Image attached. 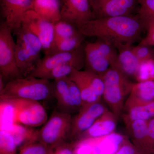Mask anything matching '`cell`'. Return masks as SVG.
Instances as JSON below:
<instances>
[{
	"label": "cell",
	"instance_id": "9a60e30c",
	"mask_svg": "<svg viewBox=\"0 0 154 154\" xmlns=\"http://www.w3.org/2000/svg\"><path fill=\"white\" fill-rule=\"evenodd\" d=\"M118 51V58L113 66L123 73L129 79H135L141 63L136 56L133 45L117 43L114 44Z\"/></svg>",
	"mask_w": 154,
	"mask_h": 154
},
{
	"label": "cell",
	"instance_id": "8992f818",
	"mask_svg": "<svg viewBox=\"0 0 154 154\" xmlns=\"http://www.w3.org/2000/svg\"><path fill=\"white\" fill-rule=\"evenodd\" d=\"M12 31L5 22L0 25V76L7 83L23 78L17 65L16 42Z\"/></svg>",
	"mask_w": 154,
	"mask_h": 154
},
{
	"label": "cell",
	"instance_id": "7402d4cb",
	"mask_svg": "<svg viewBox=\"0 0 154 154\" xmlns=\"http://www.w3.org/2000/svg\"><path fill=\"white\" fill-rule=\"evenodd\" d=\"M68 77L75 83L79 90L83 106L101 101L102 98L97 94L91 84L82 76L80 70H75Z\"/></svg>",
	"mask_w": 154,
	"mask_h": 154
},
{
	"label": "cell",
	"instance_id": "74e56055",
	"mask_svg": "<svg viewBox=\"0 0 154 154\" xmlns=\"http://www.w3.org/2000/svg\"><path fill=\"white\" fill-rule=\"evenodd\" d=\"M140 153L134 147L125 140L116 154H138Z\"/></svg>",
	"mask_w": 154,
	"mask_h": 154
},
{
	"label": "cell",
	"instance_id": "1f68e13d",
	"mask_svg": "<svg viewBox=\"0 0 154 154\" xmlns=\"http://www.w3.org/2000/svg\"><path fill=\"white\" fill-rule=\"evenodd\" d=\"M136 82L154 80V60L141 63L135 78Z\"/></svg>",
	"mask_w": 154,
	"mask_h": 154
},
{
	"label": "cell",
	"instance_id": "f1b7e54d",
	"mask_svg": "<svg viewBox=\"0 0 154 154\" xmlns=\"http://www.w3.org/2000/svg\"><path fill=\"white\" fill-rule=\"evenodd\" d=\"M79 28L70 23L61 20L54 24L53 41L70 38L81 34Z\"/></svg>",
	"mask_w": 154,
	"mask_h": 154
},
{
	"label": "cell",
	"instance_id": "d590c367",
	"mask_svg": "<svg viewBox=\"0 0 154 154\" xmlns=\"http://www.w3.org/2000/svg\"><path fill=\"white\" fill-rule=\"evenodd\" d=\"M74 142L63 143L54 149L52 154H74Z\"/></svg>",
	"mask_w": 154,
	"mask_h": 154
},
{
	"label": "cell",
	"instance_id": "83f0119b",
	"mask_svg": "<svg viewBox=\"0 0 154 154\" xmlns=\"http://www.w3.org/2000/svg\"><path fill=\"white\" fill-rule=\"evenodd\" d=\"M15 125L14 110L8 99H0V130L8 131Z\"/></svg>",
	"mask_w": 154,
	"mask_h": 154
},
{
	"label": "cell",
	"instance_id": "ffe728a7",
	"mask_svg": "<svg viewBox=\"0 0 154 154\" xmlns=\"http://www.w3.org/2000/svg\"><path fill=\"white\" fill-rule=\"evenodd\" d=\"M33 11L54 25L61 20L60 0H34Z\"/></svg>",
	"mask_w": 154,
	"mask_h": 154
},
{
	"label": "cell",
	"instance_id": "9c48e42d",
	"mask_svg": "<svg viewBox=\"0 0 154 154\" xmlns=\"http://www.w3.org/2000/svg\"><path fill=\"white\" fill-rule=\"evenodd\" d=\"M85 45L84 42L79 48L71 52L57 53L45 56L29 76L43 79L51 71L63 64L74 61H85Z\"/></svg>",
	"mask_w": 154,
	"mask_h": 154
},
{
	"label": "cell",
	"instance_id": "277c9868",
	"mask_svg": "<svg viewBox=\"0 0 154 154\" xmlns=\"http://www.w3.org/2000/svg\"><path fill=\"white\" fill-rule=\"evenodd\" d=\"M14 33L17 36L15 52L17 65L23 77L28 76L41 59L42 45L35 35L22 26Z\"/></svg>",
	"mask_w": 154,
	"mask_h": 154
},
{
	"label": "cell",
	"instance_id": "4fadbf2b",
	"mask_svg": "<svg viewBox=\"0 0 154 154\" xmlns=\"http://www.w3.org/2000/svg\"><path fill=\"white\" fill-rule=\"evenodd\" d=\"M33 3L34 0H0L4 22L12 32L21 28L25 15L33 10Z\"/></svg>",
	"mask_w": 154,
	"mask_h": 154
},
{
	"label": "cell",
	"instance_id": "484cf974",
	"mask_svg": "<svg viewBox=\"0 0 154 154\" xmlns=\"http://www.w3.org/2000/svg\"><path fill=\"white\" fill-rule=\"evenodd\" d=\"M85 61H74L55 68L45 75L43 79L55 80L69 77L75 70H81L85 68Z\"/></svg>",
	"mask_w": 154,
	"mask_h": 154
},
{
	"label": "cell",
	"instance_id": "8fae6325",
	"mask_svg": "<svg viewBox=\"0 0 154 154\" xmlns=\"http://www.w3.org/2000/svg\"><path fill=\"white\" fill-rule=\"evenodd\" d=\"M61 20L79 28L96 19L89 0H61Z\"/></svg>",
	"mask_w": 154,
	"mask_h": 154
},
{
	"label": "cell",
	"instance_id": "30bf717a",
	"mask_svg": "<svg viewBox=\"0 0 154 154\" xmlns=\"http://www.w3.org/2000/svg\"><path fill=\"white\" fill-rule=\"evenodd\" d=\"M108 109L102 101L83 106L72 118L69 137L77 140Z\"/></svg>",
	"mask_w": 154,
	"mask_h": 154
},
{
	"label": "cell",
	"instance_id": "d6986e66",
	"mask_svg": "<svg viewBox=\"0 0 154 154\" xmlns=\"http://www.w3.org/2000/svg\"><path fill=\"white\" fill-rule=\"evenodd\" d=\"M125 125L138 151L141 154H147L148 121L134 120Z\"/></svg>",
	"mask_w": 154,
	"mask_h": 154
},
{
	"label": "cell",
	"instance_id": "4dcf8cb0",
	"mask_svg": "<svg viewBox=\"0 0 154 154\" xmlns=\"http://www.w3.org/2000/svg\"><path fill=\"white\" fill-rule=\"evenodd\" d=\"M14 138L7 131H0V154H18Z\"/></svg>",
	"mask_w": 154,
	"mask_h": 154
},
{
	"label": "cell",
	"instance_id": "cb8c5ba5",
	"mask_svg": "<svg viewBox=\"0 0 154 154\" xmlns=\"http://www.w3.org/2000/svg\"><path fill=\"white\" fill-rule=\"evenodd\" d=\"M154 118V102L137 106L123 112L121 118L125 125L134 120L148 121Z\"/></svg>",
	"mask_w": 154,
	"mask_h": 154
},
{
	"label": "cell",
	"instance_id": "e575fe53",
	"mask_svg": "<svg viewBox=\"0 0 154 154\" xmlns=\"http://www.w3.org/2000/svg\"><path fill=\"white\" fill-rule=\"evenodd\" d=\"M146 151L147 154H154V118L148 121Z\"/></svg>",
	"mask_w": 154,
	"mask_h": 154
},
{
	"label": "cell",
	"instance_id": "f546056e",
	"mask_svg": "<svg viewBox=\"0 0 154 154\" xmlns=\"http://www.w3.org/2000/svg\"><path fill=\"white\" fill-rule=\"evenodd\" d=\"M94 43L102 55L110 62V66H114L118 58V51L114 44L108 40L100 38H97Z\"/></svg>",
	"mask_w": 154,
	"mask_h": 154
},
{
	"label": "cell",
	"instance_id": "ac0fdd59",
	"mask_svg": "<svg viewBox=\"0 0 154 154\" xmlns=\"http://www.w3.org/2000/svg\"><path fill=\"white\" fill-rule=\"evenodd\" d=\"M85 69L103 76L109 69L110 64L97 49L94 42H85Z\"/></svg>",
	"mask_w": 154,
	"mask_h": 154
},
{
	"label": "cell",
	"instance_id": "e0dca14e",
	"mask_svg": "<svg viewBox=\"0 0 154 154\" xmlns=\"http://www.w3.org/2000/svg\"><path fill=\"white\" fill-rule=\"evenodd\" d=\"M119 119L117 116L108 109L76 140L103 137L115 132Z\"/></svg>",
	"mask_w": 154,
	"mask_h": 154
},
{
	"label": "cell",
	"instance_id": "52a82bcc",
	"mask_svg": "<svg viewBox=\"0 0 154 154\" xmlns=\"http://www.w3.org/2000/svg\"><path fill=\"white\" fill-rule=\"evenodd\" d=\"M8 99L13 106L15 124L34 128L47 122V112L38 101L20 98Z\"/></svg>",
	"mask_w": 154,
	"mask_h": 154
},
{
	"label": "cell",
	"instance_id": "603a6c76",
	"mask_svg": "<svg viewBox=\"0 0 154 154\" xmlns=\"http://www.w3.org/2000/svg\"><path fill=\"white\" fill-rule=\"evenodd\" d=\"M85 36L82 33L78 36L53 41L45 55L61 52H69L79 48L85 42Z\"/></svg>",
	"mask_w": 154,
	"mask_h": 154
},
{
	"label": "cell",
	"instance_id": "2e32d148",
	"mask_svg": "<svg viewBox=\"0 0 154 154\" xmlns=\"http://www.w3.org/2000/svg\"><path fill=\"white\" fill-rule=\"evenodd\" d=\"M154 102V80L135 82L125 101L123 112L133 107Z\"/></svg>",
	"mask_w": 154,
	"mask_h": 154
},
{
	"label": "cell",
	"instance_id": "5bb4252c",
	"mask_svg": "<svg viewBox=\"0 0 154 154\" xmlns=\"http://www.w3.org/2000/svg\"><path fill=\"white\" fill-rule=\"evenodd\" d=\"M21 26L29 30L39 39L45 53L48 50L54 40L53 24L32 10L28 11L25 15Z\"/></svg>",
	"mask_w": 154,
	"mask_h": 154
},
{
	"label": "cell",
	"instance_id": "8d00e7d4",
	"mask_svg": "<svg viewBox=\"0 0 154 154\" xmlns=\"http://www.w3.org/2000/svg\"><path fill=\"white\" fill-rule=\"evenodd\" d=\"M147 34L144 38L140 40L139 45H146V46H154V24L151 25L147 29Z\"/></svg>",
	"mask_w": 154,
	"mask_h": 154
},
{
	"label": "cell",
	"instance_id": "836d02e7",
	"mask_svg": "<svg viewBox=\"0 0 154 154\" xmlns=\"http://www.w3.org/2000/svg\"><path fill=\"white\" fill-rule=\"evenodd\" d=\"M153 47L138 44L136 46H133V49L136 56L142 63L151 59L154 60V48Z\"/></svg>",
	"mask_w": 154,
	"mask_h": 154
},
{
	"label": "cell",
	"instance_id": "ba28073f",
	"mask_svg": "<svg viewBox=\"0 0 154 154\" xmlns=\"http://www.w3.org/2000/svg\"><path fill=\"white\" fill-rule=\"evenodd\" d=\"M51 85L57 110L69 114L79 111L83 106L82 99L74 82L67 77L54 80Z\"/></svg>",
	"mask_w": 154,
	"mask_h": 154
},
{
	"label": "cell",
	"instance_id": "7c38bea8",
	"mask_svg": "<svg viewBox=\"0 0 154 154\" xmlns=\"http://www.w3.org/2000/svg\"><path fill=\"white\" fill-rule=\"evenodd\" d=\"M96 18L130 16L139 0H95L90 1Z\"/></svg>",
	"mask_w": 154,
	"mask_h": 154
},
{
	"label": "cell",
	"instance_id": "d6a6232c",
	"mask_svg": "<svg viewBox=\"0 0 154 154\" xmlns=\"http://www.w3.org/2000/svg\"><path fill=\"white\" fill-rule=\"evenodd\" d=\"M18 154H52L54 149L37 141L19 149Z\"/></svg>",
	"mask_w": 154,
	"mask_h": 154
},
{
	"label": "cell",
	"instance_id": "4316f807",
	"mask_svg": "<svg viewBox=\"0 0 154 154\" xmlns=\"http://www.w3.org/2000/svg\"><path fill=\"white\" fill-rule=\"evenodd\" d=\"M140 8L137 15L147 30L154 24V0H139Z\"/></svg>",
	"mask_w": 154,
	"mask_h": 154
},
{
	"label": "cell",
	"instance_id": "3957f363",
	"mask_svg": "<svg viewBox=\"0 0 154 154\" xmlns=\"http://www.w3.org/2000/svg\"><path fill=\"white\" fill-rule=\"evenodd\" d=\"M53 96L49 80L31 76L9 82L0 93V99L20 98L39 101L48 100Z\"/></svg>",
	"mask_w": 154,
	"mask_h": 154
},
{
	"label": "cell",
	"instance_id": "7a4b0ae2",
	"mask_svg": "<svg viewBox=\"0 0 154 154\" xmlns=\"http://www.w3.org/2000/svg\"><path fill=\"white\" fill-rule=\"evenodd\" d=\"M102 78L104 83L102 98L109 110L119 119L135 82L118 69L111 66Z\"/></svg>",
	"mask_w": 154,
	"mask_h": 154
},
{
	"label": "cell",
	"instance_id": "5b68a950",
	"mask_svg": "<svg viewBox=\"0 0 154 154\" xmlns=\"http://www.w3.org/2000/svg\"><path fill=\"white\" fill-rule=\"evenodd\" d=\"M72 117L69 113L54 110L39 131L38 141L53 149L69 137Z\"/></svg>",
	"mask_w": 154,
	"mask_h": 154
},
{
	"label": "cell",
	"instance_id": "f35d334b",
	"mask_svg": "<svg viewBox=\"0 0 154 154\" xmlns=\"http://www.w3.org/2000/svg\"><path fill=\"white\" fill-rule=\"evenodd\" d=\"M89 1H95V0H89Z\"/></svg>",
	"mask_w": 154,
	"mask_h": 154
},
{
	"label": "cell",
	"instance_id": "44dd1931",
	"mask_svg": "<svg viewBox=\"0 0 154 154\" xmlns=\"http://www.w3.org/2000/svg\"><path fill=\"white\" fill-rule=\"evenodd\" d=\"M39 131L33 127L15 124L8 131L14 138L19 149L24 146L38 141Z\"/></svg>",
	"mask_w": 154,
	"mask_h": 154
},
{
	"label": "cell",
	"instance_id": "6da1fadb",
	"mask_svg": "<svg viewBox=\"0 0 154 154\" xmlns=\"http://www.w3.org/2000/svg\"><path fill=\"white\" fill-rule=\"evenodd\" d=\"M86 37L105 39L115 44L132 45L140 40L143 25L137 16L96 18L79 28Z\"/></svg>",
	"mask_w": 154,
	"mask_h": 154
},
{
	"label": "cell",
	"instance_id": "d4e9b609",
	"mask_svg": "<svg viewBox=\"0 0 154 154\" xmlns=\"http://www.w3.org/2000/svg\"><path fill=\"white\" fill-rule=\"evenodd\" d=\"M126 137L123 135L114 132L110 134L96 138L97 144L104 154H116L124 143Z\"/></svg>",
	"mask_w": 154,
	"mask_h": 154
}]
</instances>
